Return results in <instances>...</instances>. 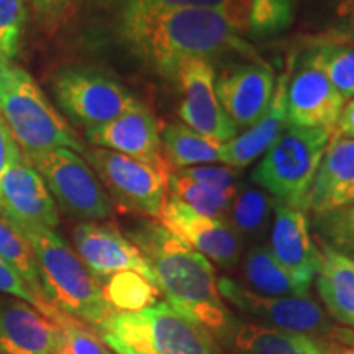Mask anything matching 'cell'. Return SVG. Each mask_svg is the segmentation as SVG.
Masks as SVG:
<instances>
[{
    "label": "cell",
    "mask_w": 354,
    "mask_h": 354,
    "mask_svg": "<svg viewBox=\"0 0 354 354\" xmlns=\"http://www.w3.org/2000/svg\"><path fill=\"white\" fill-rule=\"evenodd\" d=\"M0 115L26 158L55 148L86 153V145L32 74L12 59H0Z\"/></svg>",
    "instance_id": "277c9868"
},
{
    "label": "cell",
    "mask_w": 354,
    "mask_h": 354,
    "mask_svg": "<svg viewBox=\"0 0 354 354\" xmlns=\"http://www.w3.org/2000/svg\"><path fill=\"white\" fill-rule=\"evenodd\" d=\"M0 259L6 261L8 266H12L20 274L26 286L32 289L38 299L48 302L43 294L38 263L32 246L26 241L24 234L2 215H0Z\"/></svg>",
    "instance_id": "4dcf8cb0"
},
{
    "label": "cell",
    "mask_w": 354,
    "mask_h": 354,
    "mask_svg": "<svg viewBox=\"0 0 354 354\" xmlns=\"http://www.w3.org/2000/svg\"><path fill=\"white\" fill-rule=\"evenodd\" d=\"M331 136L354 140V99H349L342 109Z\"/></svg>",
    "instance_id": "ab89813d"
},
{
    "label": "cell",
    "mask_w": 354,
    "mask_h": 354,
    "mask_svg": "<svg viewBox=\"0 0 354 354\" xmlns=\"http://www.w3.org/2000/svg\"><path fill=\"white\" fill-rule=\"evenodd\" d=\"M0 292L2 294L10 295L13 299H19L21 302H26L38 310L39 313H43L44 317L50 318L51 322H55L59 317V310H56L51 304L43 302L41 299H38L33 294L32 289L26 286V282L21 279V276L12 266H8L6 261L0 259Z\"/></svg>",
    "instance_id": "e575fe53"
},
{
    "label": "cell",
    "mask_w": 354,
    "mask_h": 354,
    "mask_svg": "<svg viewBox=\"0 0 354 354\" xmlns=\"http://www.w3.org/2000/svg\"><path fill=\"white\" fill-rule=\"evenodd\" d=\"M215 68L209 61L189 59L177 71L179 117L183 123L207 138L223 145L238 135L236 127L221 109L215 92Z\"/></svg>",
    "instance_id": "8fae6325"
},
{
    "label": "cell",
    "mask_w": 354,
    "mask_h": 354,
    "mask_svg": "<svg viewBox=\"0 0 354 354\" xmlns=\"http://www.w3.org/2000/svg\"><path fill=\"white\" fill-rule=\"evenodd\" d=\"M84 156L120 209L146 218H159L167 198V177L162 172L138 159L95 146L87 148Z\"/></svg>",
    "instance_id": "9c48e42d"
},
{
    "label": "cell",
    "mask_w": 354,
    "mask_h": 354,
    "mask_svg": "<svg viewBox=\"0 0 354 354\" xmlns=\"http://www.w3.org/2000/svg\"><path fill=\"white\" fill-rule=\"evenodd\" d=\"M87 143L95 148L112 149L125 156L153 166L154 169L169 177L167 166L161 149V127L143 102L128 109L125 113L104 125L84 130Z\"/></svg>",
    "instance_id": "5bb4252c"
},
{
    "label": "cell",
    "mask_w": 354,
    "mask_h": 354,
    "mask_svg": "<svg viewBox=\"0 0 354 354\" xmlns=\"http://www.w3.org/2000/svg\"><path fill=\"white\" fill-rule=\"evenodd\" d=\"M0 354H57L56 325L21 300H0Z\"/></svg>",
    "instance_id": "ffe728a7"
},
{
    "label": "cell",
    "mask_w": 354,
    "mask_h": 354,
    "mask_svg": "<svg viewBox=\"0 0 354 354\" xmlns=\"http://www.w3.org/2000/svg\"><path fill=\"white\" fill-rule=\"evenodd\" d=\"M268 248L274 259L308 294L320 268V250L312 240L307 212L276 201Z\"/></svg>",
    "instance_id": "e0dca14e"
},
{
    "label": "cell",
    "mask_w": 354,
    "mask_h": 354,
    "mask_svg": "<svg viewBox=\"0 0 354 354\" xmlns=\"http://www.w3.org/2000/svg\"><path fill=\"white\" fill-rule=\"evenodd\" d=\"M167 192H169V196L179 198L180 202L189 205L190 209L198 212V214L228 223V212L234 194L232 190L197 183L190 177L172 171L167 177Z\"/></svg>",
    "instance_id": "f1b7e54d"
},
{
    "label": "cell",
    "mask_w": 354,
    "mask_h": 354,
    "mask_svg": "<svg viewBox=\"0 0 354 354\" xmlns=\"http://www.w3.org/2000/svg\"><path fill=\"white\" fill-rule=\"evenodd\" d=\"M331 133L289 125L251 172V183L277 202L304 210Z\"/></svg>",
    "instance_id": "8992f818"
},
{
    "label": "cell",
    "mask_w": 354,
    "mask_h": 354,
    "mask_svg": "<svg viewBox=\"0 0 354 354\" xmlns=\"http://www.w3.org/2000/svg\"><path fill=\"white\" fill-rule=\"evenodd\" d=\"M243 274L254 292L271 297H307L286 269L274 259L268 245H253L243 261Z\"/></svg>",
    "instance_id": "83f0119b"
},
{
    "label": "cell",
    "mask_w": 354,
    "mask_h": 354,
    "mask_svg": "<svg viewBox=\"0 0 354 354\" xmlns=\"http://www.w3.org/2000/svg\"><path fill=\"white\" fill-rule=\"evenodd\" d=\"M294 61L295 64L308 66V68L320 71L344 99H354L353 46L312 38L307 48Z\"/></svg>",
    "instance_id": "4316f807"
},
{
    "label": "cell",
    "mask_w": 354,
    "mask_h": 354,
    "mask_svg": "<svg viewBox=\"0 0 354 354\" xmlns=\"http://www.w3.org/2000/svg\"><path fill=\"white\" fill-rule=\"evenodd\" d=\"M115 354H221L220 343L167 302L115 312L95 330Z\"/></svg>",
    "instance_id": "5b68a950"
},
{
    "label": "cell",
    "mask_w": 354,
    "mask_h": 354,
    "mask_svg": "<svg viewBox=\"0 0 354 354\" xmlns=\"http://www.w3.org/2000/svg\"><path fill=\"white\" fill-rule=\"evenodd\" d=\"M37 10L43 13L46 19L55 20L64 13L69 6V0H32Z\"/></svg>",
    "instance_id": "60d3db41"
},
{
    "label": "cell",
    "mask_w": 354,
    "mask_h": 354,
    "mask_svg": "<svg viewBox=\"0 0 354 354\" xmlns=\"http://www.w3.org/2000/svg\"><path fill=\"white\" fill-rule=\"evenodd\" d=\"M21 156V149L15 138H13L10 128L7 127L6 120L0 115V179H2L6 171L10 167L13 161Z\"/></svg>",
    "instance_id": "74e56055"
},
{
    "label": "cell",
    "mask_w": 354,
    "mask_h": 354,
    "mask_svg": "<svg viewBox=\"0 0 354 354\" xmlns=\"http://www.w3.org/2000/svg\"><path fill=\"white\" fill-rule=\"evenodd\" d=\"M0 215L19 227L56 230L59 225L55 198L24 153L0 179Z\"/></svg>",
    "instance_id": "2e32d148"
},
{
    "label": "cell",
    "mask_w": 354,
    "mask_h": 354,
    "mask_svg": "<svg viewBox=\"0 0 354 354\" xmlns=\"http://www.w3.org/2000/svg\"><path fill=\"white\" fill-rule=\"evenodd\" d=\"M310 227L322 245L354 261V205L312 215Z\"/></svg>",
    "instance_id": "1f68e13d"
},
{
    "label": "cell",
    "mask_w": 354,
    "mask_h": 354,
    "mask_svg": "<svg viewBox=\"0 0 354 354\" xmlns=\"http://www.w3.org/2000/svg\"><path fill=\"white\" fill-rule=\"evenodd\" d=\"M161 149L171 172L192 166L221 165V145L183 122L166 123L161 128Z\"/></svg>",
    "instance_id": "484cf974"
},
{
    "label": "cell",
    "mask_w": 354,
    "mask_h": 354,
    "mask_svg": "<svg viewBox=\"0 0 354 354\" xmlns=\"http://www.w3.org/2000/svg\"><path fill=\"white\" fill-rule=\"evenodd\" d=\"M287 81H289V71L279 77L271 104L263 117L254 125L238 133L232 141L221 145V165L245 169L246 166L263 156L276 143L282 131L289 127L286 102Z\"/></svg>",
    "instance_id": "44dd1931"
},
{
    "label": "cell",
    "mask_w": 354,
    "mask_h": 354,
    "mask_svg": "<svg viewBox=\"0 0 354 354\" xmlns=\"http://www.w3.org/2000/svg\"><path fill=\"white\" fill-rule=\"evenodd\" d=\"M104 297L115 312H140L159 302L161 290L138 272L123 271L100 282Z\"/></svg>",
    "instance_id": "f546056e"
},
{
    "label": "cell",
    "mask_w": 354,
    "mask_h": 354,
    "mask_svg": "<svg viewBox=\"0 0 354 354\" xmlns=\"http://www.w3.org/2000/svg\"><path fill=\"white\" fill-rule=\"evenodd\" d=\"M216 13L246 41H263L294 25L297 0H223Z\"/></svg>",
    "instance_id": "7402d4cb"
},
{
    "label": "cell",
    "mask_w": 354,
    "mask_h": 354,
    "mask_svg": "<svg viewBox=\"0 0 354 354\" xmlns=\"http://www.w3.org/2000/svg\"><path fill=\"white\" fill-rule=\"evenodd\" d=\"M287 81L286 102L289 125L323 128L333 131L346 99L339 94L320 71L295 64Z\"/></svg>",
    "instance_id": "ac0fdd59"
},
{
    "label": "cell",
    "mask_w": 354,
    "mask_h": 354,
    "mask_svg": "<svg viewBox=\"0 0 354 354\" xmlns=\"http://www.w3.org/2000/svg\"><path fill=\"white\" fill-rule=\"evenodd\" d=\"M322 41L348 44L354 48V0H342L336 7L335 21L322 35L313 37Z\"/></svg>",
    "instance_id": "8d00e7d4"
},
{
    "label": "cell",
    "mask_w": 354,
    "mask_h": 354,
    "mask_svg": "<svg viewBox=\"0 0 354 354\" xmlns=\"http://www.w3.org/2000/svg\"><path fill=\"white\" fill-rule=\"evenodd\" d=\"M53 323L56 325L57 354H112L95 330L76 318L61 312Z\"/></svg>",
    "instance_id": "d6a6232c"
},
{
    "label": "cell",
    "mask_w": 354,
    "mask_h": 354,
    "mask_svg": "<svg viewBox=\"0 0 354 354\" xmlns=\"http://www.w3.org/2000/svg\"><path fill=\"white\" fill-rule=\"evenodd\" d=\"M13 225V223H12ZM32 246L44 299L66 315L97 330L115 313L76 251L56 230L13 225Z\"/></svg>",
    "instance_id": "3957f363"
},
{
    "label": "cell",
    "mask_w": 354,
    "mask_h": 354,
    "mask_svg": "<svg viewBox=\"0 0 354 354\" xmlns=\"http://www.w3.org/2000/svg\"><path fill=\"white\" fill-rule=\"evenodd\" d=\"M25 20L24 0H0V59H12L17 56Z\"/></svg>",
    "instance_id": "836d02e7"
},
{
    "label": "cell",
    "mask_w": 354,
    "mask_h": 354,
    "mask_svg": "<svg viewBox=\"0 0 354 354\" xmlns=\"http://www.w3.org/2000/svg\"><path fill=\"white\" fill-rule=\"evenodd\" d=\"M158 221L210 263L223 269H233L240 263L243 240L234 230L225 221L198 214L179 198L169 196V192Z\"/></svg>",
    "instance_id": "4fadbf2b"
},
{
    "label": "cell",
    "mask_w": 354,
    "mask_h": 354,
    "mask_svg": "<svg viewBox=\"0 0 354 354\" xmlns=\"http://www.w3.org/2000/svg\"><path fill=\"white\" fill-rule=\"evenodd\" d=\"M26 159L43 177L56 205L64 214L81 223L112 216V201L81 154L68 148H55Z\"/></svg>",
    "instance_id": "52a82bcc"
},
{
    "label": "cell",
    "mask_w": 354,
    "mask_h": 354,
    "mask_svg": "<svg viewBox=\"0 0 354 354\" xmlns=\"http://www.w3.org/2000/svg\"><path fill=\"white\" fill-rule=\"evenodd\" d=\"M131 2L153 3L165 7H183V8H203V10L216 12L223 0H131Z\"/></svg>",
    "instance_id": "f35d334b"
},
{
    "label": "cell",
    "mask_w": 354,
    "mask_h": 354,
    "mask_svg": "<svg viewBox=\"0 0 354 354\" xmlns=\"http://www.w3.org/2000/svg\"><path fill=\"white\" fill-rule=\"evenodd\" d=\"M315 281L328 315L354 330V261L322 245Z\"/></svg>",
    "instance_id": "cb8c5ba5"
},
{
    "label": "cell",
    "mask_w": 354,
    "mask_h": 354,
    "mask_svg": "<svg viewBox=\"0 0 354 354\" xmlns=\"http://www.w3.org/2000/svg\"><path fill=\"white\" fill-rule=\"evenodd\" d=\"M354 205V140L330 136L305 198L312 215Z\"/></svg>",
    "instance_id": "d6986e66"
},
{
    "label": "cell",
    "mask_w": 354,
    "mask_h": 354,
    "mask_svg": "<svg viewBox=\"0 0 354 354\" xmlns=\"http://www.w3.org/2000/svg\"><path fill=\"white\" fill-rule=\"evenodd\" d=\"M128 240L148 261L167 304L230 346L240 320L220 297L214 264L154 220L140 221Z\"/></svg>",
    "instance_id": "7a4b0ae2"
},
{
    "label": "cell",
    "mask_w": 354,
    "mask_h": 354,
    "mask_svg": "<svg viewBox=\"0 0 354 354\" xmlns=\"http://www.w3.org/2000/svg\"><path fill=\"white\" fill-rule=\"evenodd\" d=\"M218 294L230 305L272 328L295 331L325 339L336 336L331 323L317 302L308 297H271L248 289L230 277L216 279Z\"/></svg>",
    "instance_id": "30bf717a"
},
{
    "label": "cell",
    "mask_w": 354,
    "mask_h": 354,
    "mask_svg": "<svg viewBox=\"0 0 354 354\" xmlns=\"http://www.w3.org/2000/svg\"><path fill=\"white\" fill-rule=\"evenodd\" d=\"M336 339L344 344H348V346H344V348H338V354H354V335L353 333H349V331L338 330L336 331Z\"/></svg>",
    "instance_id": "b9f144b4"
},
{
    "label": "cell",
    "mask_w": 354,
    "mask_h": 354,
    "mask_svg": "<svg viewBox=\"0 0 354 354\" xmlns=\"http://www.w3.org/2000/svg\"><path fill=\"white\" fill-rule=\"evenodd\" d=\"M276 198L251 180H241L234 190L228 212V225L243 243L263 245L272 225Z\"/></svg>",
    "instance_id": "d4e9b609"
},
{
    "label": "cell",
    "mask_w": 354,
    "mask_h": 354,
    "mask_svg": "<svg viewBox=\"0 0 354 354\" xmlns=\"http://www.w3.org/2000/svg\"><path fill=\"white\" fill-rule=\"evenodd\" d=\"M51 86L59 109L84 130L115 120L140 102L117 79L91 68L57 71Z\"/></svg>",
    "instance_id": "ba28073f"
},
{
    "label": "cell",
    "mask_w": 354,
    "mask_h": 354,
    "mask_svg": "<svg viewBox=\"0 0 354 354\" xmlns=\"http://www.w3.org/2000/svg\"><path fill=\"white\" fill-rule=\"evenodd\" d=\"M274 88V73L263 61L233 63L215 77V92L221 109L238 131L246 130L263 117L272 100Z\"/></svg>",
    "instance_id": "9a60e30c"
},
{
    "label": "cell",
    "mask_w": 354,
    "mask_h": 354,
    "mask_svg": "<svg viewBox=\"0 0 354 354\" xmlns=\"http://www.w3.org/2000/svg\"><path fill=\"white\" fill-rule=\"evenodd\" d=\"M123 44L146 69L161 79L176 81L189 59L214 64L223 57L261 63L254 46L236 37L214 10L165 7L125 0L118 20Z\"/></svg>",
    "instance_id": "6da1fadb"
},
{
    "label": "cell",
    "mask_w": 354,
    "mask_h": 354,
    "mask_svg": "<svg viewBox=\"0 0 354 354\" xmlns=\"http://www.w3.org/2000/svg\"><path fill=\"white\" fill-rule=\"evenodd\" d=\"M176 172L183 174L190 179L214 185V187L232 190L234 192L238 184L241 183V169L227 166V165H203V166H192L184 167V169H176Z\"/></svg>",
    "instance_id": "d590c367"
},
{
    "label": "cell",
    "mask_w": 354,
    "mask_h": 354,
    "mask_svg": "<svg viewBox=\"0 0 354 354\" xmlns=\"http://www.w3.org/2000/svg\"><path fill=\"white\" fill-rule=\"evenodd\" d=\"M230 348L236 354H338V346L315 336L240 322Z\"/></svg>",
    "instance_id": "603a6c76"
},
{
    "label": "cell",
    "mask_w": 354,
    "mask_h": 354,
    "mask_svg": "<svg viewBox=\"0 0 354 354\" xmlns=\"http://www.w3.org/2000/svg\"><path fill=\"white\" fill-rule=\"evenodd\" d=\"M73 241L79 259L99 284L117 272L133 271L158 287L156 276L148 261L113 225L82 221L73 230Z\"/></svg>",
    "instance_id": "7c38bea8"
}]
</instances>
